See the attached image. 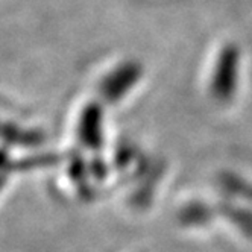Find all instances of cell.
Returning <instances> with one entry per match:
<instances>
[{"mask_svg":"<svg viewBox=\"0 0 252 252\" xmlns=\"http://www.w3.org/2000/svg\"><path fill=\"white\" fill-rule=\"evenodd\" d=\"M237 73H239V53L234 46H228L223 49L220 57L216 61V67L213 71L211 88L222 100H226L234 94L237 85Z\"/></svg>","mask_w":252,"mask_h":252,"instance_id":"cell-1","label":"cell"},{"mask_svg":"<svg viewBox=\"0 0 252 252\" xmlns=\"http://www.w3.org/2000/svg\"><path fill=\"white\" fill-rule=\"evenodd\" d=\"M140 71L135 64H123L117 67L110 76H106L102 82V94L108 100H117L123 96L132 84L137 82Z\"/></svg>","mask_w":252,"mask_h":252,"instance_id":"cell-2","label":"cell"}]
</instances>
